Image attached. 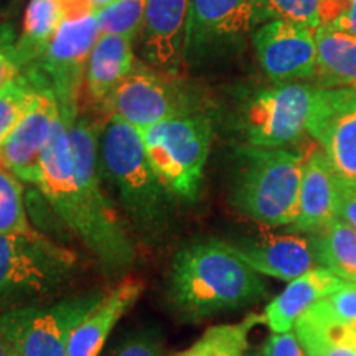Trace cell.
<instances>
[{
	"instance_id": "obj_7",
	"label": "cell",
	"mask_w": 356,
	"mask_h": 356,
	"mask_svg": "<svg viewBox=\"0 0 356 356\" xmlns=\"http://www.w3.org/2000/svg\"><path fill=\"white\" fill-rule=\"evenodd\" d=\"M63 20L42 56L29 70L50 83L60 108L78 113L84 71L92 48L101 37L97 10L91 0H61Z\"/></svg>"
},
{
	"instance_id": "obj_39",
	"label": "cell",
	"mask_w": 356,
	"mask_h": 356,
	"mask_svg": "<svg viewBox=\"0 0 356 356\" xmlns=\"http://www.w3.org/2000/svg\"><path fill=\"white\" fill-rule=\"evenodd\" d=\"M8 346H10V345H8ZM10 356H20V355H19V353H17V351H15V350H12V348H10Z\"/></svg>"
},
{
	"instance_id": "obj_37",
	"label": "cell",
	"mask_w": 356,
	"mask_h": 356,
	"mask_svg": "<svg viewBox=\"0 0 356 356\" xmlns=\"http://www.w3.org/2000/svg\"><path fill=\"white\" fill-rule=\"evenodd\" d=\"M0 356H10V346H8L2 332H0Z\"/></svg>"
},
{
	"instance_id": "obj_21",
	"label": "cell",
	"mask_w": 356,
	"mask_h": 356,
	"mask_svg": "<svg viewBox=\"0 0 356 356\" xmlns=\"http://www.w3.org/2000/svg\"><path fill=\"white\" fill-rule=\"evenodd\" d=\"M134 40L121 35H101L89 55L84 83L95 102H104L136 68Z\"/></svg>"
},
{
	"instance_id": "obj_20",
	"label": "cell",
	"mask_w": 356,
	"mask_h": 356,
	"mask_svg": "<svg viewBox=\"0 0 356 356\" xmlns=\"http://www.w3.org/2000/svg\"><path fill=\"white\" fill-rule=\"evenodd\" d=\"M343 286V280L325 267H314L309 273L293 279L279 296L267 304L262 322L273 333L291 332L297 320L325 297Z\"/></svg>"
},
{
	"instance_id": "obj_32",
	"label": "cell",
	"mask_w": 356,
	"mask_h": 356,
	"mask_svg": "<svg viewBox=\"0 0 356 356\" xmlns=\"http://www.w3.org/2000/svg\"><path fill=\"white\" fill-rule=\"evenodd\" d=\"M320 26L356 37V0H320Z\"/></svg>"
},
{
	"instance_id": "obj_15",
	"label": "cell",
	"mask_w": 356,
	"mask_h": 356,
	"mask_svg": "<svg viewBox=\"0 0 356 356\" xmlns=\"http://www.w3.org/2000/svg\"><path fill=\"white\" fill-rule=\"evenodd\" d=\"M261 68L273 81H297L315 74V30L282 19L261 25L251 37Z\"/></svg>"
},
{
	"instance_id": "obj_2",
	"label": "cell",
	"mask_w": 356,
	"mask_h": 356,
	"mask_svg": "<svg viewBox=\"0 0 356 356\" xmlns=\"http://www.w3.org/2000/svg\"><path fill=\"white\" fill-rule=\"evenodd\" d=\"M99 168L137 229L152 239L167 229L172 195L155 175L136 127L118 118L106 119L99 136Z\"/></svg>"
},
{
	"instance_id": "obj_9",
	"label": "cell",
	"mask_w": 356,
	"mask_h": 356,
	"mask_svg": "<svg viewBox=\"0 0 356 356\" xmlns=\"http://www.w3.org/2000/svg\"><path fill=\"white\" fill-rule=\"evenodd\" d=\"M102 296L84 293L6 312L0 315V332L20 356H68L71 333Z\"/></svg>"
},
{
	"instance_id": "obj_16",
	"label": "cell",
	"mask_w": 356,
	"mask_h": 356,
	"mask_svg": "<svg viewBox=\"0 0 356 356\" xmlns=\"http://www.w3.org/2000/svg\"><path fill=\"white\" fill-rule=\"evenodd\" d=\"M229 246L256 273L286 282L309 273L317 262L310 236L305 238L299 233L274 234L262 231L254 238L229 243Z\"/></svg>"
},
{
	"instance_id": "obj_35",
	"label": "cell",
	"mask_w": 356,
	"mask_h": 356,
	"mask_svg": "<svg viewBox=\"0 0 356 356\" xmlns=\"http://www.w3.org/2000/svg\"><path fill=\"white\" fill-rule=\"evenodd\" d=\"M113 356H165V350L154 333H137L124 341Z\"/></svg>"
},
{
	"instance_id": "obj_14",
	"label": "cell",
	"mask_w": 356,
	"mask_h": 356,
	"mask_svg": "<svg viewBox=\"0 0 356 356\" xmlns=\"http://www.w3.org/2000/svg\"><path fill=\"white\" fill-rule=\"evenodd\" d=\"M108 118L122 119L137 131L185 114L180 92L170 81L147 66H137L102 102Z\"/></svg>"
},
{
	"instance_id": "obj_38",
	"label": "cell",
	"mask_w": 356,
	"mask_h": 356,
	"mask_svg": "<svg viewBox=\"0 0 356 356\" xmlns=\"http://www.w3.org/2000/svg\"><path fill=\"white\" fill-rule=\"evenodd\" d=\"M114 2H118V0H91L92 7H95L96 10H101V8H106V7L113 6Z\"/></svg>"
},
{
	"instance_id": "obj_4",
	"label": "cell",
	"mask_w": 356,
	"mask_h": 356,
	"mask_svg": "<svg viewBox=\"0 0 356 356\" xmlns=\"http://www.w3.org/2000/svg\"><path fill=\"white\" fill-rule=\"evenodd\" d=\"M102 124L78 111L76 115L70 118L68 132L78 186L91 225L88 251L92 252L106 274L122 275L134 266L137 254L134 241L102 188L99 168Z\"/></svg>"
},
{
	"instance_id": "obj_18",
	"label": "cell",
	"mask_w": 356,
	"mask_h": 356,
	"mask_svg": "<svg viewBox=\"0 0 356 356\" xmlns=\"http://www.w3.org/2000/svg\"><path fill=\"white\" fill-rule=\"evenodd\" d=\"M335 218L337 172L322 149H312L305 154L297 220L287 229L291 233L314 234Z\"/></svg>"
},
{
	"instance_id": "obj_28",
	"label": "cell",
	"mask_w": 356,
	"mask_h": 356,
	"mask_svg": "<svg viewBox=\"0 0 356 356\" xmlns=\"http://www.w3.org/2000/svg\"><path fill=\"white\" fill-rule=\"evenodd\" d=\"M149 0H118L97 10L101 35H121L136 38L142 29Z\"/></svg>"
},
{
	"instance_id": "obj_23",
	"label": "cell",
	"mask_w": 356,
	"mask_h": 356,
	"mask_svg": "<svg viewBox=\"0 0 356 356\" xmlns=\"http://www.w3.org/2000/svg\"><path fill=\"white\" fill-rule=\"evenodd\" d=\"M309 236L317 262L343 282L356 284V229L353 226L337 216L325 228Z\"/></svg>"
},
{
	"instance_id": "obj_29",
	"label": "cell",
	"mask_w": 356,
	"mask_h": 356,
	"mask_svg": "<svg viewBox=\"0 0 356 356\" xmlns=\"http://www.w3.org/2000/svg\"><path fill=\"white\" fill-rule=\"evenodd\" d=\"M33 95L35 84L26 74H20L0 91V145L20 121Z\"/></svg>"
},
{
	"instance_id": "obj_11",
	"label": "cell",
	"mask_w": 356,
	"mask_h": 356,
	"mask_svg": "<svg viewBox=\"0 0 356 356\" xmlns=\"http://www.w3.org/2000/svg\"><path fill=\"white\" fill-rule=\"evenodd\" d=\"M76 114L60 108V115L40 160L37 186L55 215L88 248L91 241V225L78 186L68 132L70 118Z\"/></svg>"
},
{
	"instance_id": "obj_22",
	"label": "cell",
	"mask_w": 356,
	"mask_h": 356,
	"mask_svg": "<svg viewBox=\"0 0 356 356\" xmlns=\"http://www.w3.org/2000/svg\"><path fill=\"white\" fill-rule=\"evenodd\" d=\"M315 74L323 88H356V37L318 26Z\"/></svg>"
},
{
	"instance_id": "obj_13",
	"label": "cell",
	"mask_w": 356,
	"mask_h": 356,
	"mask_svg": "<svg viewBox=\"0 0 356 356\" xmlns=\"http://www.w3.org/2000/svg\"><path fill=\"white\" fill-rule=\"evenodd\" d=\"M307 132L338 175L356 180V88H317Z\"/></svg>"
},
{
	"instance_id": "obj_34",
	"label": "cell",
	"mask_w": 356,
	"mask_h": 356,
	"mask_svg": "<svg viewBox=\"0 0 356 356\" xmlns=\"http://www.w3.org/2000/svg\"><path fill=\"white\" fill-rule=\"evenodd\" d=\"M337 216L356 229V180L337 173Z\"/></svg>"
},
{
	"instance_id": "obj_6",
	"label": "cell",
	"mask_w": 356,
	"mask_h": 356,
	"mask_svg": "<svg viewBox=\"0 0 356 356\" xmlns=\"http://www.w3.org/2000/svg\"><path fill=\"white\" fill-rule=\"evenodd\" d=\"M147 159L172 197L195 202L211 149L213 129L207 115L178 114L140 132Z\"/></svg>"
},
{
	"instance_id": "obj_12",
	"label": "cell",
	"mask_w": 356,
	"mask_h": 356,
	"mask_svg": "<svg viewBox=\"0 0 356 356\" xmlns=\"http://www.w3.org/2000/svg\"><path fill=\"white\" fill-rule=\"evenodd\" d=\"M26 76L35 84V95L20 121L0 145V163L20 181L37 185L40 160L60 115V102L42 74L29 70Z\"/></svg>"
},
{
	"instance_id": "obj_30",
	"label": "cell",
	"mask_w": 356,
	"mask_h": 356,
	"mask_svg": "<svg viewBox=\"0 0 356 356\" xmlns=\"http://www.w3.org/2000/svg\"><path fill=\"white\" fill-rule=\"evenodd\" d=\"M309 312L325 322L356 325V284L343 282L340 289L312 305Z\"/></svg>"
},
{
	"instance_id": "obj_19",
	"label": "cell",
	"mask_w": 356,
	"mask_h": 356,
	"mask_svg": "<svg viewBox=\"0 0 356 356\" xmlns=\"http://www.w3.org/2000/svg\"><path fill=\"white\" fill-rule=\"evenodd\" d=\"M142 292L144 284L136 277H124L115 284L71 333L68 356H99L113 328L139 300Z\"/></svg>"
},
{
	"instance_id": "obj_10",
	"label": "cell",
	"mask_w": 356,
	"mask_h": 356,
	"mask_svg": "<svg viewBox=\"0 0 356 356\" xmlns=\"http://www.w3.org/2000/svg\"><path fill=\"white\" fill-rule=\"evenodd\" d=\"M317 88L297 81H280L262 88L248 101L243 131L249 145L286 149L307 132Z\"/></svg>"
},
{
	"instance_id": "obj_33",
	"label": "cell",
	"mask_w": 356,
	"mask_h": 356,
	"mask_svg": "<svg viewBox=\"0 0 356 356\" xmlns=\"http://www.w3.org/2000/svg\"><path fill=\"white\" fill-rule=\"evenodd\" d=\"M22 65L19 53H17V42L10 37H0V91L15 81L22 74Z\"/></svg>"
},
{
	"instance_id": "obj_31",
	"label": "cell",
	"mask_w": 356,
	"mask_h": 356,
	"mask_svg": "<svg viewBox=\"0 0 356 356\" xmlns=\"http://www.w3.org/2000/svg\"><path fill=\"white\" fill-rule=\"evenodd\" d=\"M273 19H282L317 30L320 0H266Z\"/></svg>"
},
{
	"instance_id": "obj_1",
	"label": "cell",
	"mask_w": 356,
	"mask_h": 356,
	"mask_svg": "<svg viewBox=\"0 0 356 356\" xmlns=\"http://www.w3.org/2000/svg\"><path fill=\"white\" fill-rule=\"evenodd\" d=\"M267 286L229 243L202 239L178 249L168 300L184 318L202 320L264 299Z\"/></svg>"
},
{
	"instance_id": "obj_17",
	"label": "cell",
	"mask_w": 356,
	"mask_h": 356,
	"mask_svg": "<svg viewBox=\"0 0 356 356\" xmlns=\"http://www.w3.org/2000/svg\"><path fill=\"white\" fill-rule=\"evenodd\" d=\"M190 0H149L140 29L142 56L149 65L173 70L184 61Z\"/></svg>"
},
{
	"instance_id": "obj_5",
	"label": "cell",
	"mask_w": 356,
	"mask_h": 356,
	"mask_svg": "<svg viewBox=\"0 0 356 356\" xmlns=\"http://www.w3.org/2000/svg\"><path fill=\"white\" fill-rule=\"evenodd\" d=\"M78 257L38 231L0 234V315L42 305L74 277Z\"/></svg>"
},
{
	"instance_id": "obj_25",
	"label": "cell",
	"mask_w": 356,
	"mask_h": 356,
	"mask_svg": "<svg viewBox=\"0 0 356 356\" xmlns=\"http://www.w3.org/2000/svg\"><path fill=\"white\" fill-rule=\"evenodd\" d=\"M293 330L307 356H356V325L325 322L307 310Z\"/></svg>"
},
{
	"instance_id": "obj_3",
	"label": "cell",
	"mask_w": 356,
	"mask_h": 356,
	"mask_svg": "<svg viewBox=\"0 0 356 356\" xmlns=\"http://www.w3.org/2000/svg\"><path fill=\"white\" fill-rule=\"evenodd\" d=\"M305 154L246 145L236 152L231 203L251 220L270 228L291 226L299 213Z\"/></svg>"
},
{
	"instance_id": "obj_24",
	"label": "cell",
	"mask_w": 356,
	"mask_h": 356,
	"mask_svg": "<svg viewBox=\"0 0 356 356\" xmlns=\"http://www.w3.org/2000/svg\"><path fill=\"white\" fill-rule=\"evenodd\" d=\"M63 20L61 0H30L25 8L22 33L17 40V53L24 68L42 56Z\"/></svg>"
},
{
	"instance_id": "obj_26",
	"label": "cell",
	"mask_w": 356,
	"mask_h": 356,
	"mask_svg": "<svg viewBox=\"0 0 356 356\" xmlns=\"http://www.w3.org/2000/svg\"><path fill=\"white\" fill-rule=\"evenodd\" d=\"M261 322L262 315H249L243 322L215 325L175 356H246L249 333Z\"/></svg>"
},
{
	"instance_id": "obj_36",
	"label": "cell",
	"mask_w": 356,
	"mask_h": 356,
	"mask_svg": "<svg viewBox=\"0 0 356 356\" xmlns=\"http://www.w3.org/2000/svg\"><path fill=\"white\" fill-rule=\"evenodd\" d=\"M259 356H307L296 332L273 333L264 341Z\"/></svg>"
},
{
	"instance_id": "obj_27",
	"label": "cell",
	"mask_w": 356,
	"mask_h": 356,
	"mask_svg": "<svg viewBox=\"0 0 356 356\" xmlns=\"http://www.w3.org/2000/svg\"><path fill=\"white\" fill-rule=\"evenodd\" d=\"M26 216L20 180L0 163V234L33 233Z\"/></svg>"
},
{
	"instance_id": "obj_8",
	"label": "cell",
	"mask_w": 356,
	"mask_h": 356,
	"mask_svg": "<svg viewBox=\"0 0 356 356\" xmlns=\"http://www.w3.org/2000/svg\"><path fill=\"white\" fill-rule=\"evenodd\" d=\"M269 20L266 0H190L184 60L198 63L238 50Z\"/></svg>"
}]
</instances>
